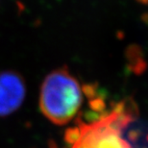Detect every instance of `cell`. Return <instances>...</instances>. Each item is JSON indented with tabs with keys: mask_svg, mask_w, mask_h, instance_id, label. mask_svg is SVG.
Wrapping results in <instances>:
<instances>
[{
	"mask_svg": "<svg viewBox=\"0 0 148 148\" xmlns=\"http://www.w3.org/2000/svg\"><path fill=\"white\" fill-rule=\"evenodd\" d=\"M130 102H119L112 111L90 122H79L69 129L67 148H132L123 138V130L133 119Z\"/></svg>",
	"mask_w": 148,
	"mask_h": 148,
	"instance_id": "1",
	"label": "cell"
},
{
	"mask_svg": "<svg viewBox=\"0 0 148 148\" xmlns=\"http://www.w3.org/2000/svg\"><path fill=\"white\" fill-rule=\"evenodd\" d=\"M26 95V84L18 72L5 70L0 72V117L18 110Z\"/></svg>",
	"mask_w": 148,
	"mask_h": 148,
	"instance_id": "3",
	"label": "cell"
},
{
	"mask_svg": "<svg viewBox=\"0 0 148 148\" xmlns=\"http://www.w3.org/2000/svg\"><path fill=\"white\" fill-rule=\"evenodd\" d=\"M83 103L81 85L66 67L47 74L40 91V112L56 125H64L76 116Z\"/></svg>",
	"mask_w": 148,
	"mask_h": 148,
	"instance_id": "2",
	"label": "cell"
}]
</instances>
